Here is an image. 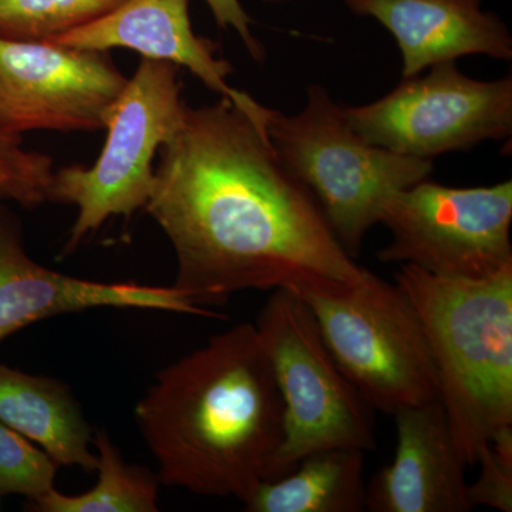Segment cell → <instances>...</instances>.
Wrapping results in <instances>:
<instances>
[{
    "instance_id": "2e32d148",
    "label": "cell",
    "mask_w": 512,
    "mask_h": 512,
    "mask_svg": "<svg viewBox=\"0 0 512 512\" xmlns=\"http://www.w3.org/2000/svg\"><path fill=\"white\" fill-rule=\"evenodd\" d=\"M245 510L365 511V453L355 448H330L309 454L291 473L259 485Z\"/></svg>"
},
{
    "instance_id": "e0dca14e",
    "label": "cell",
    "mask_w": 512,
    "mask_h": 512,
    "mask_svg": "<svg viewBox=\"0 0 512 512\" xmlns=\"http://www.w3.org/2000/svg\"><path fill=\"white\" fill-rule=\"evenodd\" d=\"M99 451V481L87 493L67 495L55 488L30 501L39 512H156L160 478L147 468L130 466L106 430L93 437Z\"/></svg>"
},
{
    "instance_id": "3957f363",
    "label": "cell",
    "mask_w": 512,
    "mask_h": 512,
    "mask_svg": "<svg viewBox=\"0 0 512 512\" xmlns=\"http://www.w3.org/2000/svg\"><path fill=\"white\" fill-rule=\"evenodd\" d=\"M396 284L423 323L458 454L476 467L494 434L512 426V266L466 279L403 264Z\"/></svg>"
},
{
    "instance_id": "6da1fadb",
    "label": "cell",
    "mask_w": 512,
    "mask_h": 512,
    "mask_svg": "<svg viewBox=\"0 0 512 512\" xmlns=\"http://www.w3.org/2000/svg\"><path fill=\"white\" fill-rule=\"evenodd\" d=\"M264 109L249 94L185 106L160 148L144 208L177 255L174 288L198 305L251 289L352 285L366 274L279 161Z\"/></svg>"
},
{
    "instance_id": "44dd1931",
    "label": "cell",
    "mask_w": 512,
    "mask_h": 512,
    "mask_svg": "<svg viewBox=\"0 0 512 512\" xmlns=\"http://www.w3.org/2000/svg\"><path fill=\"white\" fill-rule=\"evenodd\" d=\"M477 466H480V474L467 487L471 507H490L501 512H511L512 426L503 427L494 434L478 457Z\"/></svg>"
},
{
    "instance_id": "8992f818",
    "label": "cell",
    "mask_w": 512,
    "mask_h": 512,
    "mask_svg": "<svg viewBox=\"0 0 512 512\" xmlns=\"http://www.w3.org/2000/svg\"><path fill=\"white\" fill-rule=\"evenodd\" d=\"M255 328L284 404V440L272 480L291 473L302 458L318 451L375 450V409L340 370L301 296L276 289Z\"/></svg>"
},
{
    "instance_id": "7c38bea8",
    "label": "cell",
    "mask_w": 512,
    "mask_h": 512,
    "mask_svg": "<svg viewBox=\"0 0 512 512\" xmlns=\"http://www.w3.org/2000/svg\"><path fill=\"white\" fill-rule=\"evenodd\" d=\"M392 464L366 484L372 512H468L466 464L458 454L439 400L394 414Z\"/></svg>"
},
{
    "instance_id": "9a60e30c",
    "label": "cell",
    "mask_w": 512,
    "mask_h": 512,
    "mask_svg": "<svg viewBox=\"0 0 512 512\" xmlns=\"http://www.w3.org/2000/svg\"><path fill=\"white\" fill-rule=\"evenodd\" d=\"M0 421L35 441L57 466L97 468L92 430L69 387L0 363Z\"/></svg>"
},
{
    "instance_id": "9c48e42d",
    "label": "cell",
    "mask_w": 512,
    "mask_h": 512,
    "mask_svg": "<svg viewBox=\"0 0 512 512\" xmlns=\"http://www.w3.org/2000/svg\"><path fill=\"white\" fill-rule=\"evenodd\" d=\"M343 111L370 144L431 160L510 138L512 79L481 82L461 73L456 62H444L424 76L404 77L380 100Z\"/></svg>"
},
{
    "instance_id": "ffe728a7",
    "label": "cell",
    "mask_w": 512,
    "mask_h": 512,
    "mask_svg": "<svg viewBox=\"0 0 512 512\" xmlns=\"http://www.w3.org/2000/svg\"><path fill=\"white\" fill-rule=\"evenodd\" d=\"M57 464L25 436L0 421V494L30 501L55 488Z\"/></svg>"
},
{
    "instance_id": "ac0fdd59",
    "label": "cell",
    "mask_w": 512,
    "mask_h": 512,
    "mask_svg": "<svg viewBox=\"0 0 512 512\" xmlns=\"http://www.w3.org/2000/svg\"><path fill=\"white\" fill-rule=\"evenodd\" d=\"M126 0H0V37L47 42L96 22Z\"/></svg>"
},
{
    "instance_id": "7402d4cb",
    "label": "cell",
    "mask_w": 512,
    "mask_h": 512,
    "mask_svg": "<svg viewBox=\"0 0 512 512\" xmlns=\"http://www.w3.org/2000/svg\"><path fill=\"white\" fill-rule=\"evenodd\" d=\"M210 6L212 15L217 20L218 26L222 29L232 28L241 37L249 55L261 62L265 56L264 47L252 35L251 18L242 8L239 0H205Z\"/></svg>"
},
{
    "instance_id": "52a82bcc",
    "label": "cell",
    "mask_w": 512,
    "mask_h": 512,
    "mask_svg": "<svg viewBox=\"0 0 512 512\" xmlns=\"http://www.w3.org/2000/svg\"><path fill=\"white\" fill-rule=\"evenodd\" d=\"M180 66L143 57L107 119V140L92 168L55 173L50 201L73 204L77 218L66 252L114 215L130 217L146 207L153 188L157 151L184 119Z\"/></svg>"
},
{
    "instance_id": "30bf717a",
    "label": "cell",
    "mask_w": 512,
    "mask_h": 512,
    "mask_svg": "<svg viewBox=\"0 0 512 512\" xmlns=\"http://www.w3.org/2000/svg\"><path fill=\"white\" fill-rule=\"evenodd\" d=\"M126 84L107 52L0 37V131L101 130Z\"/></svg>"
},
{
    "instance_id": "4fadbf2b",
    "label": "cell",
    "mask_w": 512,
    "mask_h": 512,
    "mask_svg": "<svg viewBox=\"0 0 512 512\" xmlns=\"http://www.w3.org/2000/svg\"><path fill=\"white\" fill-rule=\"evenodd\" d=\"M47 42L97 52L133 50L147 59L185 67L228 99L247 96L229 86L232 66L218 57V46L192 30L190 0H126L104 18Z\"/></svg>"
},
{
    "instance_id": "8fae6325",
    "label": "cell",
    "mask_w": 512,
    "mask_h": 512,
    "mask_svg": "<svg viewBox=\"0 0 512 512\" xmlns=\"http://www.w3.org/2000/svg\"><path fill=\"white\" fill-rule=\"evenodd\" d=\"M94 308H134L221 319L171 288L84 281L45 268L29 258L19 235L0 220V343L39 322Z\"/></svg>"
},
{
    "instance_id": "5b68a950",
    "label": "cell",
    "mask_w": 512,
    "mask_h": 512,
    "mask_svg": "<svg viewBox=\"0 0 512 512\" xmlns=\"http://www.w3.org/2000/svg\"><path fill=\"white\" fill-rule=\"evenodd\" d=\"M322 338L357 392L396 414L439 400V379L419 313L394 282L366 271L352 285L303 291Z\"/></svg>"
},
{
    "instance_id": "ba28073f",
    "label": "cell",
    "mask_w": 512,
    "mask_h": 512,
    "mask_svg": "<svg viewBox=\"0 0 512 512\" xmlns=\"http://www.w3.org/2000/svg\"><path fill=\"white\" fill-rule=\"evenodd\" d=\"M511 221V181L474 188L420 181L384 204L379 224L392 241L377 258L447 278H490L512 266Z\"/></svg>"
},
{
    "instance_id": "5bb4252c",
    "label": "cell",
    "mask_w": 512,
    "mask_h": 512,
    "mask_svg": "<svg viewBox=\"0 0 512 512\" xmlns=\"http://www.w3.org/2000/svg\"><path fill=\"white\" fill-rule=\"evenodd\" d=\"M352 12L370 16L392 33L403 59V77L461 56L512 59V37L481 0H346Z\"/></svg>"
},
{
    "instance_id": "277c9868",
    "label": "cell",
    "mask_w": 512,
    "mask_h": 512,
    "mask_svg": "<svg viewBox=\"0 0 512 512\" xmlns=\"http://www.w3.org/2000/svg\"><path fill=\"white\" fill-rule=\"evenodd\" d=\"M262 121L279 161L309 191L352 258L394 192L427 180L433 171L431 160L366 141L318 84L309 87L298 114L265 107Z\"/></svg>"
},
{
    "instance_id": "7a4b0ae2",
    "label": "cell",
    "mask_w": 512,
    "mask_h": 512,
    "mask_svg": "<svg viewBox=\"0 0 512 512\" xmlns=\"http://www.w3.org/2000/svg\"><path fill=\"white\" fill-rule=\"evenodd\" d=\"M134 416L167 487L245 505L272 480L284 404L252 323L212 336L161 370Z\"/></svg>"
},
{
    "instance_id": "d6986e66",
    "label": "cell",
    "mask_w": 512,
    "mask_h": 512,
    "mask_svg": "<svg viewBox=\"0 0 512 512\" xmlns=\"http://www.w3.org/2000/svg\"><path fill=\"white\" fill-rule=\"evenodd\" d=\"M22 134L0 131V200L35 208L50 201L52 158L22 147Z\"/></svg>"
}]
</instances>
